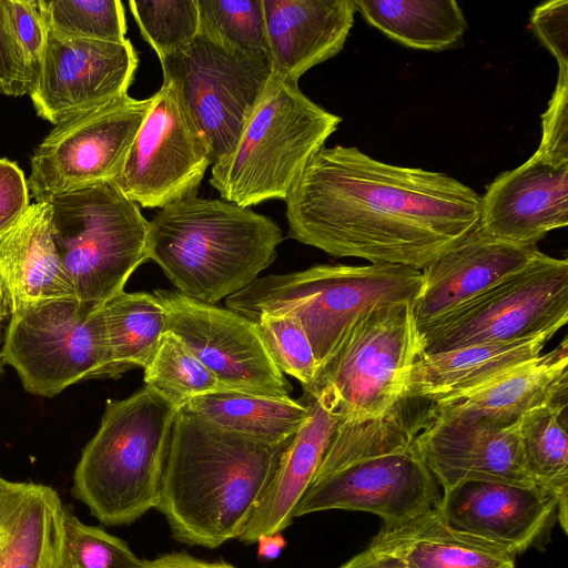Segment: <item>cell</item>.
Wrapping results in <instances>:
<instances>
[{"label":"cell","mask_w":568,"mask_h":568,"mask_svg":"<svg viewBox=\"0 0 568 568\" xmlns=\"http://www.w3.org/2000/svg\"><path fill=\"white\" fill-rule=\"evenodd\" d=\"M288 237L336 257L423 270L477 226L480 195L442 172L323 146L286 200Z\"/></svg>","instance_id":"1"},{"label":"cell","mask_w":568,"mask_h":568,"mask_svg":"<svg viewBox=\"0 0 568 568\" xmlns=\"http://www.w3.org/2000/svg\"><path fill=\"white\" fill-rule=\"evenodd\" d=\"M288 442L258 440L179 408L158 506L173 538L205 548L239 538L265 496Z\"/></svg>","instance_id":"2"},{"label":"cell","mask_w":568,"mask_h":568,"mask_svg":"<svg viewBox=\"0 0 568 568\" xmlns=\"http://www.w3.org/2000/svg\"><path fill=\"white\" fill-rule=\"evenodd\" d=\"M282 241L271 217L223 199L195 196L149 221L146 253L178 292L215 304L254 282Z\"/></svg>","instance_id":"3"},{"label":"cell","mask_w":568,"mask_h":568,"mask_svg":"<svg viewBox=\"0 0 568 568\" xmlns=\"http://www.w3.org/2000/svg\"><path fill=\"white\" fill-rule=\"evenodd\" d=\"M178 408L144 385L109 399L100 427L85 445L72 495L105 526L128 525L158 508Z\"/></svg>","instance_id":"4"},{"label":"cell","mask_w":568,"mask_h":568,"mask_svg":"<svg viewBox=\"0 0 568 568\" xmlns=\"http://www.w3.org/2000/svg\"><path fill=\"white\" fill-rule=\"evenodd\" d=\"M420 287L422 271L410 266L320 264L257 277L225 303L253 322L265 313L296 317L320 368L357 320L379 307L414 303Z\"/></svg>","instance_id":"5"},{"label":"cell","mask_w":568,"mask_h":568,"mask_svg":"<svg viewBox=\"0 0 568 568\" xmlns=\"http://www.w3.org/2000/svg\"><path fill=\"white\" fill-rule=\"evenodd\" d=\"M341 121L307 98L298 82L274 74L233 153L212 165L210 184L221 199L243 207L285 201Z\"/></svg>","instance_id":"6"},{"label":"cell","mask_w":568,"mask_h":568,"mask_svg":"<svg viewBox=\"0 0 568 568\" xmlns=\"http://www.w3.org/2000/svg\"><path fill=\"white\" fill-rule=\"evenodd\" d=\"M53 240L75 297L101 306L124 291L148 260L149 221L113 182H99L45 201Z\"/></svg>","instance_id":"7"},{"label":"cell","mask_w":568,"mask_h":568,"mask_svg":"<svg viewBox=\"0 0 568 568\" xmlns=\"http://www.w3.org/2000/svg\"><path fill=\"white\" fill-rule=\"evenodd\" d=\"M422 355L413 302L376 308L345 333L304 393L325 399L342 420L381 416L405 395Z\"/></svg>","instance_id":"8"},{"label":"cell","mask_w":568,"mask_h":568,"mask_svg":"<svg viewBox=\"0 0 568 568\" xmlns=\"http://www.w3.org/2000/svg\"><path fill=\"white\" fill-rule=\"evenodd\" d=\"M568 321V261L542 252L519 271L417 325L422 355L556 332ZM420 355V356H422Z\"/></svg>","instance_id":"9"},{"label":"cell","mask_w":568,"mask_h":568,"mask_svg":"<svg viewBox=\"0 0 568 568\" xmlns=\"http://www.w3.org/2000/svg\"><path fill=\"white\" fill-rule=\"evenodd\" d=\"M102 307L70 297L11 313L1 354L27 392L53 397L82 381L122 375Z\"/></svg>","instance_id":"10"},{"label":"cell","mask_w":568,"mask_h":568,"mask_svg":"<svg viewBox=\"0 0 568 568\" xmlns=\"http://www.w3.org/2000/svg\"><path fill=\"white\" fill-rule=\"evenodd\" d=\"M160 63L163 82L206 140L212 165L227 159L273 79L270 59L243 57L199 33Z\"/></svg>","instance_id":"11"},{"label":"cell","mask_w":568,"mask_h":568,"mask_svg":"<svg viewBox=\"0 0 568 568\" xmlns=\"http://www.w3.org/2000/svg\"><path fill=\"white\" fill-rule=\"evenodd\" d=\"M152 100L126 94L55 124L31 156L30 196L45 202L82 186L113 182Z\"/></svg>","instance_id":"12"},{"label":"cell","mask_w":568,"mask_h":568,"mask_svg":"<svg viewBox=\"0 0 568 568\" xmlns=\"http://www.w3.org/2000/svg\"><path fill=\"white\" fill-rule=\"evenodd\" d=\"M152 98L113 183L140 207L161 210L195 197L212 160L206 140L172 85L162 82Z\"/></svg>","instance_id":"13"},{"label":"cell","mask_w":568,"mask_h":568,"mask_svg":"<svg viewBox=\"0 0 568 568\" xmlns=\"http://www.w3.org/2000/svg\"><path fill=\"white\" fill-rule=\"evenodd\" d=\"M173 333L215 376L223 389L291 397L292 386L275 366L256 323L231 310L154 290Z\"/></svg>","instance_id":"14"},{"label":"cell","mask_w":568,"mask_h":568,"mask_svg":"<svg viewBox=\"0 0 568 568\" xmlns=\"http://www.w3.org/2000/svg\"><path fill=\"white\" fill-rule=\"evenodd\" d=\"M440 499V486L416 439L362 456L312 483L294 517L331 509L359 510L378 516L383 526H392L438 505Z\"/></svg>","instance_id":"15"},{"label":"cell","mask_w":568,"mask_h":568,"mask_svg":"<svg viewBox=\"0 0 568 568\" xmlns=\"http://www.w3.org/2000/svg\"><path fill=\"white\" fill-rule=\"evenodd\" d=\"M139 55L130 39L102 42L61 36L48 27L37 78L29 91L37 114L52 123L128 93Z\"/></svg>","instance_id":"16"},{"label":"cell","mask_w":568,"mask_h":568,"mask_svg":"<svg viewBox=\"0 0 568 568\" xmlns=\"http://www.w3.org/2000/svg\"><path fill=\"white\" fill-rule=\"evenodd\" d=\"M417 445L443 493L471 481L537 485L525 463L518 424L430 416Z\"/></svg>","instance_id":"17"},{"label":"cell","mask_w":568,"mask_h":568,"mask_svg":"<svg viewBox=\"0 0 568 568\" xmlns=\"http://www.w3.org/2000/svg\"><path fill=\"white\" fill-rule=\"evenodd\" d=\"M568 224V164L555 165L532 154L499 174L480 196L478 227L510 243L536 244Z\"/></svg>","instance_id":"18"},{"label":"cell","mask_w":568,"mask_h":568,"mask_svg":"<svg viewBox=\"0 0 568 568\" xmlns=\"http://www.w3.org/2000/svg\"><path fill=\"white\" fill-rule=\"evenodd\" d=\"M558 497L537 485L466 483L443 493L447 523L494 542L513 555L531 547L557 515Z\"/></svg>","instance_id":"19"},{"label":"cell","mask_w":568,"mask_h":568,"mask_svg":"<svg viewBox=\"0 0 568 568\" xmlns=\"http://www.w3.org/2000/svg\"><path fill=\"white\" fill-rule=\"evenodd\" d=\"M538 252L537 244L500 241L477 225L422 270V287L414 302L416 324L478 295L526 266Z\"/></svg>","instance_id":"20"},{"label":"cell","mask_w":568,"mask_h":568,"mask_svg":"<svg viewBox=\"0 0 568 568\" xmlns=\"http://www.w3.org/2000/svg\"><path fill=\"white\" fill-rule=\"evenodd\" d=\"M273 73L298 79L337 55L356 12L354 0H262Z\"/></svg>","instance_id":"21"},{"label":"cell","mask_w":568,"mask_h":568,"mask_svg":"<svg viewBox=\"0 0 568 568\" xmlns=\"http://www.w3.org/2000/svg\"><path fill=\"white\" fill-rule=\"evenodd\" d=\"M567 395L568 342L565 337L552 351L477 389L448 400L430 403L429 415L434 418L479 419L513 426L537 406H567Z\"/></svg>","instance_id":"22"},{"label":"cell","mask_w":568,"mask_h":568,"mask_svg":"<svg viewBox=\"0 0 568 568\" xmlns=\"http://www.w3.org/2000/svg\"><path fill=\"white\" fill-rule=\"evenodd\" d=\"M308 416L282 453L277 468L260 506L239 537L255 544L262 535L282 532L311 486L332 435L342 420L323 398L304 393Z\"/></svg>","instance_id":"23"},{"label":"cell","mask_w":568,"mask_h":568,"mask_svg":"<svg viewBox=\"0 0 568 568\" xmlns=\"http://www.w3.org/2000/svg\"><path fill=\"white\" fill-rule=\"evenodd\" d=\"M0 277L10 313L51 300L75 297L53 240L48 202L31 204L0 240Z\"/></svg>","instance_id":"24"},{"label":"cell","mask_w":568,"mask_h":568,"mask_svg":"<svg viewBox=\"0 0 568 568\" xmlns=\"http://www.w3.org/2000/svg\"><path fill=\"white\" fill-rule=\"evenodd\" d=\"M555 334L422 355L408 371L405 394L436 403L469 393L539 356Z\"/></svg>","instance_id":"25"},{"label":"cell","mask_w":568,"mask_h":568,"mask_svg":"<svg viewBox=\"0 0 568 568\" xmlns=\"http://www.w3.org/2000/svg\"><path fill=\"white\" fill-rule=\"evenodd\" d=\"M368 547L417 568H515V555L452 527L440 501L405 521L382 526Z\"/></svg>","instance_id":"26"},{"label":"cell","mask_w":568,"mask_h":568,"mask_svg":"<svg viewBox=\"0 0 568 568\" xmlns=\"http://www.w3.org/2000/svg\"><path fill=\"white\" fill-rule=\"evenodd\" d=\"M65 510L53 488L0 477V568H58Z\"/></svg>","instance_id":"27"},{"label":"cell","mask_w":568,"mask_h":568,"mask_svg":"<svg viewBox=\"0 0 568 568\" xmlns=\"http://www.w3.org/2000/svg\"><path fill=\"white\" fill-rule=\"evenodd\" d=\"M354 3L369 26L416 50L456 48L463 44L468 28L455 0H354Z\"/></svg>","instance_id":"28"},{"label":"cell","mask_w":568,"mask_h":568,"mask_svg":"<svg viewBox=\"0 0 568 568\" xmlns=\"http://www.w3.org/2000/svg\"><path fill=\"white\" fill-rule=\"evenodd\" d=\"M183 407L219 427L272 444L288 442L308 416L304 397H267L227 389L196 396Z\"/></svg>","instance_id":"29"},{"label":"cell","mask_w":568,"mask_h":568,"mask_svg":"<svg viewBox=\"0 0 568 568\" xmlns=\"http://www.w3.org/2000/svg\"><path fill=\"white\" fill-rule=\"evenodd\" d=\"M565 405H540L518 424L525 463L535 483L558 497L559 524L567 532L568 437Z\"/></svg>","instance_id":"30"},{"label":"cell","mask_w":568,"mask_h":568,"mask_svg":"<svg viewBox=\"0 0 568 568\" xmlns=\"http://www.w3.org/2000/svg\"><path fill=\"white\" fill-rule=\"evenodd\" d=\"M112 357L123 374L144 368L166 331V312L153 293L121 292L103 304Z\"/></svg>","instance_id":"31"},{"label":"cell","mask_w":568,"mask_h":568,"mask_svg":"<svg viewBox=\"0 0 568 568\" xmlns=\"http://www.w3.org/2000/svg\"><path fill=\"white\" fill-rule=\"evenodd\" d=\"M199 33L251 59H270L262 0H197Z\"/></svg>","instance_id":"32"},{"label":"cell","mask_w":568,"mask_h":568,"mask_svg":"<svg viewBox=\"0 0 568 568\" xmlns=\"http://www.w3.org/2000/svg\"><path fill=\"white\" fill-rule=\"evenodd\" d=\"M144 369V384L178 409L192 398L223 389L215 376L170 331Z\"/></svg>","instance_id":"33"},{"label":"cell","mask_w":568,"mask_h":568,"mask_svg":"<svg viewBox=\"0 0 568 568\" xmlns=\"http://www.w3.org/2000/svg\"><path fill=\"white\" fill-rule=\"evenodd\" d=\"M47 26L78 39L123 42L126 20L119 0H39Z\"/></svg>","instance_id":"34"},{"label":"cell","mask_w":568,"mask_h":568,"mask_svg":"<svg viewBox=\"0 0 568 568\" xmlns=\"http://www.w3.org/2000/svg\"><path fill=\"white\" fill-rule=\"evenodd\" d=\"M129 8L160 61L189 45L199 34L197 0H130Z\"/></svg>","instance_id":"35"},{"label":"cell","mask_w":568,"mask_h":568,"mask_svg":"<svg viewBox=\"0 0 568 568\" xmlns=\"http://www.w3.org/2000/svg\"><path fill=\"white\" fill-rule=\"evenodd\" d=\"M141 564L122 539L65 510L58 568H139Z\"/></svg>","instance_id":"36"},{"label":"cell","mask_w":568,"mask_h":568,"mask_svg":"<svg viewBox=\"0 0 568 568\" xmlns=\"http://www.w3.org/2000/svg\"><path fill=\"white\" fill-rule=\"evenodd\" d=\"M275 366L308 387L316 374L317 363L308 337L300 321L285 314H261L254 321Z\"/></svg>","instance_id":"37"},{"label":"cell","mask_w":568,"mask_h":568,"mask_svg":"<svg viewBox=\"0 0 568 568\" xmlns=\"http://www.w3.org/2000/svg\"><path fill=\"white\" fill-rule=\"evenodd\" d=\"M535 154L555 165L568 164V69H558L555 90L541 115V140Z\"/></svg>","instance_id":"38"},{"label":"cell","mask_w":568,"mask_h":568,"mask_svg":"<svg viewBox=\"0 0 568 568\" xmlns=\"http://www.w3.org/2000/svg\"><path fill=\"white\" fill-rule=\"evenodd\" d=\"M6 1L13 32L29 68L32 87L44 50L48 26L39 0Z\"/></svg>","instance_id":"39"},{"label":"cell","mask_w":568,"mask_h":568,"mask_svg":"<svg viewBox=\"0 0 568 568\" xmlns=\"http://www.w3.org/2000/svg\"><path fill=\"white\" fill-rule=\"evenodd\" d=\"M30 88L29 68L13 32L7 1L0 0V94L22 97Z\"/></svg>","instance_id":"40"},{"label":"cell","mask_w":568,"mask_h":568,"mask_svg":"<svg viewBox=\"0 0 568 568\" xmlns=\"http://www.w3.org/2000/svg\"><path fill=\"white\" fill-rule=\"evenodd\" d=\"M530 24L541 44L556 59L558 69H568V1L552 0L536 7Z\"/></svg>","instance_id":"41"},{"label":"cell","mask_w":568,"mask_h":568,"mask_svg":"<svg viewBox=\"0 0 568 568\" xmlns=\"http://www.w3.org/2000/svg\"><path fill=\"white\" fill-rule=\"evenodd\" d=\"M30 205L23 171L16 162L0 159V240L19 223Z\"/></svg>","instance_id":"42"},{"label":"cell","mask_w":568,"mask_h":568,"mask_svg":"<svg viewBox=\"0 0 568 568\" xmlns=\"http://www.w3.org/2000/svg\"><path fill=\"white\" fill-rule=\"evenodd\" d=\"M338 568H417L406 560L367 547Z\"/></svg>","instance_id":"43"},{"label":"cell","mask_w":568,"mask_h":568,"mask_svg":"<svg viewBox=\"0 0 568 568\" xmlns=\"http://www.w3.org/2000/svg\"><path fill=\"white\" fill-rule=\"evenodd\" d=\"M139 568H235L234 566L220 561L210 562L197 559L184 552H171L159 556L151 560H142Z\"/></svg>","instance_id":"44"},{"label":"cell","mask_w":568,"mask_h":568,"mask_svg":"<svg viewBox=\"0 0 568 568\" xmlns=\"http://www.w3.org/2000/svg\"><path fill=\"white\" fill-rule=\"evenodd\" d=\"M257 557L260 559H276L286 546V540L281 532L262 535L256 540Z\"/></svg>","instance_id":"45"},{"label":"cell","mask_w":568,"mask_h":568,"mask_svg":"<svg viewBox=\"0 0 568 568\" xmlns=\"http://www.w3.org/2000/svg\"><path fill=\"white\" fill-rule=\"evenodd\" d=\"M9 304L7 300V295L4 292V287L0 277V325L4 321L6 316L8 315Z\"/></svg>","instance_id":"46"},{"label":"cell","mask_w":568,"mask_h":568,"mask_svg":"<svg viewBox=\"0 0 568 568\" xmlns=\"http://www.w3.org/2000/svg\"><path fill=\"white\" fill-rule=\"evenodd\" d=\"M4 365L3 356L0 352V372L2 371V366Z\"/></svg>","instance_id":"47"}]
</instances>
